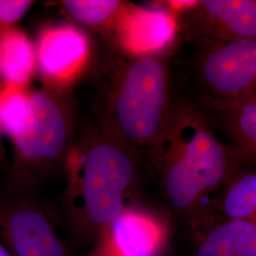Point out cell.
I'll list each match as a JSON object with an SVG mask.
<instances>
[{
  "mask_svg": "<svg viewBox=\"0 0 256 256\" xmlns=\"http://www.w3.org/2000/svg\"><path fill=\"white\" fill-rule=\"evenodd\" d=\"M30 92L27 88L0 86V137H14L27 118Z\"/></svg>",
  "mask_w": 256,
  "mask_h": 256,
  "instance_id": "obj_16",
  "label": "cell"
},
{
  "mask_svg": "<svg viewBox=\"0 0 256 256\" xmlns=\"http://www.w3.org/2000/svg\"><path fill=\"white\" fill-rule=\"evenodd\" d=\"M220 209L226 220L256 224V172L238 171L223 186Z\"/></svg>",
  "mask_w": 256,
  "mask_h": 256,
  "instance_id": "obj_15",
  "label": "cell"
},
{
  "mask_svg": "<svg viewBox=\"0 0 256 256\" xmlns=\"http://www.w3.org/2000/svg\"><path fill=\"white\" fill-rule=\"evenodd\" d=\"M150 158L166 202L196 227L204 200L239 171L240 162L216 138L196 102L176 104L170 128Z\"/></svg>",
  "mask_w": 256,
  "mask_h": 256,
  "instance_id": "obj_1",
  "label": "cell"
},
{
  "mask_svg": "<svg viewBox=\"0 0 256 256\" xmlns=\"http://www.w3.org/2000/svg\"><path fill=\"white\" fill-rule=\"evenodd\" d=\"M128 56L102 106L101 133L138 155L150 154L174 115L169 72L158 54Z\"/></svg>",
  "mask_w": 256,
  "mask_h": 256,
  "instance_id": "obj_3",
  "label": "cell"
},
{
  "mask_svg": "<svg viewBox=\"0 0 256 256\" xmlns=\"http://www.w3.org/2000/svg\"><path fill=\"white\" fill-rule=\"evenodd\" d=\"M32 4L30 0H0V32L14 27Z\"/></svg>",
  "mask_w": 256,
  "mask_h": 256,
  "instance_id": "obj_17",
  "label": "cell"
},
{
  "mask_svg": "<svg viewBox=\"0 0 256 256\" xmlns=\"http://www.w3.org/2000/svg\"><path fill=\"white\" fill-rule=\"evenodd\" d=\"M196 61L202 94L234 99L256 93V39L203 43Z\"/></svg>",
  "mask_w": 256,
  "mask_h": 256,
  "instance_id": "obj_7",
  "label": "cell"
},
{
  "mask_svg": "<svg viewBox=\"0 0 256 256\" xmlns=\"http://www.w3.org/2000/svg\"><path fill=\"white\" fill-rule=\"evenodd\" d=\"M61 5L70 18L79 24L114 32L131 3L120 0H64Z\"/></svg>",
  "mask_w": 256,
  "mask_h": 256,
  "instance_id": "obj_14",
  "label": "cell"
},
{
  "mask_svg": "<svg viewBox=\"0 0 256 256\" xmlns=\"http://www.w3.org/2000/svg\"><path fill=\"white\" fill-rule=\"evenodd\" d=\"M192 229V256H256V224L223 218Z\"/></svg>",
  "mask_w": 256,
  "mask_h": 256,
  "instance_id": "obj_12",
  "label": "cell"
},
{
  "mask_svg": "<svg viewBox=\"0 0 256 256\" xmlns=\"http://www.w3.org/2000/svg\"><path fill=\"white\" fill-rule=\"evenodd\" d=\"M34 48L37 72L48 88L63 92L88 63L90 45L80 28L57 25L43 30Z\"/></svg>",
  "mask_w": 256,
  "mask_h": 256,
  "instance_id": "obj_8",
  "label": "cell"
},
{
  "mask_svg": "<svg viewBox=\"0 0 256 256\" xmlns=\"http://www.w3.org/2000/svg\"><path fill=\"white\" fill-rule=\"evenodd\" d=\"M0 256H12L9 250L0 242Z\"/></svg>",
  "mask_w": 256,
  "mask_h": 256,
  "instance_id": "obj_19",
  "label": "cell"
},
{
  "mask_svg": "<svg viewBox=\"0 0 256 256\" xmlns=\"http://www.w3.org/2000/svg\"><path fill=\"white\" fill-rule=\"evenodd\" d=\"M138 156L102 133L70 146L63 166L66 185L62 202L78 238L95 242L137 204Z\"/></svg>",
  "mask_w": 256,
  "mask_h": 256,
  "instance_id": "obj_2",
  "label": "cell"
},
{
  "mask_svg": "<svg viewBox=\"0 0 256 256\" xmlns=\"http://www.w3.org/2000/svg\"><path fill=\"white\" fill-rule=\"evenodd\" d=\"M176 27L171 10L142 9L131 4L114 32L128 55L158 54L171 41Z\"/></svg>",
  "mask_w": 256,
  "mask_h": 256,
  "instance_id": "obj_11",
  "label": "cell"
},
{
  "mask_svg": "<svg viewBox=\"0 0 256 256\" xmlns=\"http://www.w3.org/2000/svg\"><path fill=\"white\" fill-rule=\"evenodd\" d=\"M63 92L46 88L30 92L23 126L12 138V180L19 192L32 191L59 168L70 148L72 111Z\"/></svg>",
  "mask_w": 256,
  "mask_h": 256,
  "instance_id": "obj_4",
  "label": "cell"
},
{
  "mask_svg": "<svg viewBox=\"0 0 256 256\" xmlns=\"http://www.w3.org/2000/svg\"><path fill=\"white\" fill-rule=\"evenodd\" d=\"M36 72V48L18 28L0 32V78L3 84L27 88Z\"/></svg>",
  "mask_w": 256,
  "mask_h": 256,
  "instance_id": "obj_13",
  "label": "cell"
},
{
  "mask_svg": "<svg viewBox=\"0 0 256 256\" xmlns=\"http://www.w3.org/2000/svg\"><path fill=\"white\" fill-rule=\"evenodd\" d=\"M88 256H120L111 247L104 236H100L94 242V247Z\"/></svg>",
  "mask_w": 256,
  "mask_h": 256,
  "instance_id": "obj_18",
  "label": "cell"
},
{
  "mask_svg": "<svg viewBox=\"0 0 256 256\" xmlns=\"http://www.w3.org/2000/svg\"><path fill=\"white\" fill-rule=\"evenodd\" d=\"M196 104L210 128L228 138L239 162L256 166V93L234 99L200 94Z\"/></svg>",
  "mask_w": 256,
  "mask_h": 256,
  "instance_id": "obj_9",
  "label": "cell"
},
{
  "mask_svg": "<svg viewBox=\"0 0 256 256\" xmlns=\"http://www.w3.org/2000/svg\"><path fill=\"white\" fill-rule=\"evenodd\" d=\"M23 194L0 202V242L12 256H72L55 210Z\"/></svg>",
  "mask_w": 256,
  "mask_h": 256,
  "instance_id": "obj_5",
  "label": "cell"
},
{
  "mask_svg": "<svg viewBox=\"0 0 256 256\" xmlns=\"http://www.w3.org/2000/svg\"><path fill=\"white\" fill-rule=\"evenodd\" d=\"M187 38L203 43L256 39V0L167 1Z\"/></svg>",
  "mask_w": 256,
  "mask_h": 256,
  "instance_id": "obj_6",
  "label": "cell"
},
{
  "mask_svg": "<svg viewBox=\"0 0 256 256\" xmlns=\"http://www.w3.org/2000/svg\"><path fill=\"white\" fill-rule=\"evenodd\" d=\"M101 236L120 256H160L169 230L162 218L135 204L124 210Z\"/></svg>",
  "mask_w": 256,
  "mask_h": 256,
  "instance_id": "obj_10",
  "label": "cell"
}]
</instances>
